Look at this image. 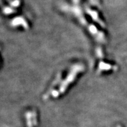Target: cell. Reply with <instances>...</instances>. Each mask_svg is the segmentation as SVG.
I'll list each match as a JSON object with an SVG mask.
<instances>
[{"label": "cell", "instance_id": "4", "mask_svg": "<svg viewBox=\"0 0 127 127\" xmlns=\"http://www.w3.org/2000/svg\"><path fill=\"white\" fill-rule=\"evenodd\" d=\"M117 127H121L120 126V125H117Z\"/></svg>", "mask_w": 127, "mask_h": 127}, {"label": "cell", "instance_id": "3", "mask_svg": "<svg viewBox=\"0 0 127 127\" xmlns=\"http://www.w3.org/2000/svg\"><path fill=\"white\" fill-rule=\"evenodd\" d=\"M31 115H32V120L33 121V124H34V126H36L37 125V115H36V113L35 111H32L31 112Z\"/></svg>", "mask_w": 127, "mask_h": 127}, {"label": "cell", "instance_id": "2", "mask_svg": "<svg viewBox=\"0 0 127 127\" xmlns=\"http://www.w3.org/2000/svg\"><path fill=\"white\" fill-rule=\"evenodd\" d=\"M25 118H26V122L27 127H33L34 124H33V121L32 120V115L31 112H27L25 114Z\"/></svg>", "mask_w": 127, "mask_h": 127}, {"label": "cell", "instance_id": "1", "mask_svg": "<svg viewBox=\"0 0 127 127\" xmlns=\"http://www.w3.org/2000/svg\"><path fill=\"white\" fill-rule=\"evenodd\" d=\"M81 70V65H75L70 69V71L64 78L63 81L61 82L59 88L56 91H53L51 93V95L54 98H57L60 95L63 94L66 91V89L68 88L71 84L74 82V79L77 77L78 72Z\"/></svg>", "mask_w": 127, "mask_h": 127}]
</instances>
